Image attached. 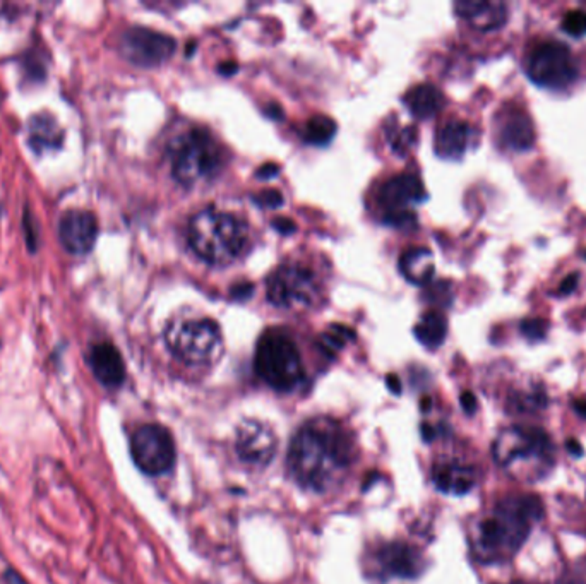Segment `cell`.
Returning <instances> with one entry per match:
<instances>
[{
	"mask_svg": "<svg viewBox=\"0 0 586 584\" xmlns=\"http://www.w3.org/2000/svg\"><path fill=\"white\" fill-rule=\"evenodd\" d=\"M355 437L343 424L317 416L293 435L288 468L293 480L312 492L340 485L355 461Z\"/></svg>",
	"mask_w": 586,
	"mask_h": 584,
	"instance_id": "1",
	"label": "cell"
},
{
	"mask_svg": "<svg viewBox=\"0 0 586 584\" xmlns=\"http://www.w3.org/2000/svg\"><path fill=\"white\" fill-rule=\"evenodd\" d=\"M542 516V504L534 496L506 498L483 517L477 526V557L485 562H499L513 557L526 540L532 523Z\"/></svg>",
	"mask_w": 586,
	"mask_h": 584,
	"instance_id": "2",
	"label": "cell"
},
{
	"mask_svg": "<svg viewBox=\"0 0 586 584\" xmlns=\"http://www.w3.org/2000/svg\"><path fill=\"white\" fill-rule=\"evenodd\" d=\"M189 242L199 258L211 264H232L241 258L249 243V230L230 213L205 209L189 224Z\"/></svg>",
	"mask_w": 586,
	"mask_h": 584,
	"instance_id": "3",
	"label": "cell"
},
{
	"mask_svg": "<svg viewBox=\"0 0 586 584\" xmlns=\"http://www.w3.org/2000/svg\"><path fill=\"white\" fill-rule=\"evenodd\" d=\"M496 461L517 479L536 480L554 463V447L542 430L511 427L502 430L492 447Z\"/></svg>",
	"mask_w": 586,
	"mask_h": 584,
	"instance_id": "4",
	"label": "cell"
},
{
	"mask_svg": "<svg viewBox=\"0 0 586 584\" xmlns=\"http://www.w3.org/2000/svg\"><path fill=\"white\" fill-rule=\"evenodd\" d=\"M173 177L194 187L213 180L224 167V153L216 139L206 129L194 127L169 146Z\"/></svg>",
	"mask_w": 586,
	"mask_h": 584,
	"instance_id": "5",
	"label": "cell"
},
{
	"mask_svg": "<svg viewBox=\"0 0 586 584\" xmlns=\"http://www.w3.org/2000/svg\"><path fill=\"white\" fill-rule=\"evenodd\" d=\"M254 365L259 378L279 393H290L304 379V365L297 344L287 333L278 329L261 336Z\"/></svg>",
	"mask_w": 586,
	"mask_h": 584,
	"instance_id": "6",
	"label": "cell"
},
{
	"mask_svg": "<svg viewBox=\"0 0 586 584\" xmlns=\"http://www.w3.org/2000/svg\"><path fill=\"white\" fill-rule=\"evenodd\" d=\"M165 340L173 355L188 365H209L224 351L222 329L213 319L177 317L167 327Z\"/></svg>",
	"mask_w": 586,
	"mask_h": 584,
	"instance_id": "7",
	"label": "cell"
},
{
	"mask_svg": "<svg viewBox=\"0 0 586 584\" xmlns=\"http://www.w3.org/2000/svg\"><path fill=\"white\" fill-rule=\"evenodd\" d=\"M268 300L279 309L306 310L319 298V285L307 268L285 264L266 279Z\"/></svg>",
	"mask_w": 586,
	"mask_h": 584,
	"instance_id": "8",
	"label": "cell"
},
{
	"mask_svg": "<svg viewBox=\"0 0 586 584\" xmlns=\"http://www.w3.org/2000/svg\"><path fill=\"white\" fill-rule=\"evenodd\" d=\"M526 76L536 87L547 89H566L578 78L574 57L566 45L545 41L535 47L526 59Z\"/></svg>",
	"mask_w": 586,
	"mask_h": 584,
	"instance_id": "9",
	"label": "cell"
},
{
	"mask_svg": "<svg viewBox=\"0 0 586 584\" xmlns=\"http://www.w3.org/2000/svg\"><path fill=\"white\" fill-rule=\"evenodd\" d=\"M131 454L142 473L151 477L169 473L177 456L172 433L156 424L142 425L131 439Z\"/></svg>",
	"mask_w": 586,
	"mask_h": 584,
	"instance_id": "10",
	"label": "cell"
},
{
	"mask_svg": "<svg viewBox=\"0 0 586 584\" xmlns=\"http://www.w3.org/2000/svg\"><path fill=\"white\" fill-rule=\"evenodd\" d=\"M177 49L172 36L144 26H133L119 40L121 55L133 66L151 69L165 64Z\"/></svg>",
	"mask_w": 586,
	"mask_h": 584,
	"instance_id": "11",
	"label": "cell"
},
{
	"mask_svg": "<svg viewBox=\"0 0 586 584\" xmlns=\"http://www.w3.org/2000/svg\"><path fill=\"white\" fill-rule=\"evenodd\" d=\"M96 216L87 209H69L59 220V241L70 256H87L98 241Z\"/></svg>",
	"mask_w": 586,
	"mask_h": 584,
	"instance_id": "12",
	"label": "cell"
},
{
	"mask_svg": "<svg viewBox=\"0 0 586 584\" xmlns=\"http://www.w3.org/2000/svg\"><path fill=\"white\" fill-rule=\"evenodd\" d=\"M235 449L242 461L266 466L276 456L278 437L268 424L259 420H243L235 435Z\"/></svg>",
	"mask_w": 586,
	"mask_h": 584,
	"instance_id": "13",
	"label": "cell"
},
{
	"mask_svg": "<svg viewBox=\"0 0 586 584\" xmlns=\"http://www.w3.org/2000/svg\"><path fill=\"white\" fill-rule=\"evenodd\" d=\"M378 570L386 578H401V579H415L424 572V557L418 550L393 542L382 545L376 553Z\"/></svg>",
	"mask_w": 586,
	"mask_h": 584,
	"instance_id": "14",
	"label": "cell"
},
{
	"mask_svg": "<svg viewBox=\"0 0 586 584\" xmlns=\"http://www.w3.org/2000/svg\"><path fill=\"white\" fill-rule=\"evenodd\" d=\"M426 199V187L417 175H398L382 186L380 194V205L386 209L384 214L412 211L410 206L420 205Z\"/></svg>",
	"mask_w": 586,
	"mask_h": 584,
	"instance_id": "15",
	"label": "cell"
},
{
	"mask_svg": "<svg viewBox=\"0 0 586 584\" xmlns=\"http://www.w3.org/2000/svg\"><path fill=\"white\" fill-rule=\"evenodd\" d=\"M64 139L66 131L50 112H38L26 122V144L36 156L62 150Z\"/></svg>",
	"mask_w": 586,
	"mask_h": 584,
	"instance_id": "16",
	"label": "cell"
},
{
	"mask_svg": "<svg viewBox=\"0 0 586 584\" xmlns=\"http://www.w3.org/2000/svg\"><path fill=\"white\" fill-rule=\"evenodd\" d=\"M87 363L96 380L108 388L117 389L125 380V363L121 351L112 343H98L91 346L87 353Z\"/></svg>",
	"mask_w": 586,
	"mask_h": 584,
	"instance_id": "17",
	"label": "cell"
},
{
	"mask_svg": "<svg viewBox=\"0 0 586 584\" xmlns=\"http://www.w3.org/2000/svg\"><path fill=\"white\" fill-rule=\"evenodd\" d=\"M500 142L513 151H528L534 148V122L523 110H506L499 122Z\"/></svg>",
	"mask_w": 586,
	"mask_h": 584,
	"instance_id": "18",
	"label": "cell"
},
{
	"mask_svg": "<svg viewBox=\"0 0 586 584\" xmlns=\"http://www.w3.org/2000/svg\"><path fill=\"white\" fill-rule=\"evenodd\" d=\"M473 131L465 122H448L435 134V153L443 160L458 161L465 156Z\"/></svg>",
	"mask_w": 586,
	"mask_h": 584,
	"instance_id": "19",
	"label": "cell"
},
{
	"mask_svg": "<svg viewBox=\"0 0 586 584\" xmlns=\"http://www.w3.org/2000/svg\"><path fill=\"white\" fill-rule=\"evenodd\" d=\"M432 480L444 494L463 496L475 485V471L465 464L441 463L434 468Z\"/></svg>",
	"mask_w": 586,
	"mask_h": 584,
	"instance_id": "20",
	"label": "cell"
},
{
	"mask_svg": "<svg viewBox=\"0 0 586 584\" xmlns=\"http://www.w3.org/2000/svg\"><path fill=\"white\" fill-rule=\"evenodd\" d=\"M399 271L414 285H427L435 273L434 254L424 247L408 249L399 258Z\"/></svg>",
	"mask_w": 586,
	"mask_h": 584,
	"instance_id": "21",
	"label": "cell"
},
{
	"mask_svg": "<svg viewBox=\"0 0 586 584\" xmlns=\"http://www.w3.org/2000/svg\"><path fill=\"white\" fill-rule=\"evenodd\" d=\"M403 102L417 119H431L443 108L444 96L432 85H418L405 95Z\"/></svg>",
	"mask_w": 586,
	"mask_h": 584,
	"instance_id": "22",
	"label": "cell"
},
{
	"mask_svg": "<svg viewBox=\"0 0 586 584\" xmlns=\"http://www.w3.org/2000/svg\"><path fill=\"white\" fill-rule=\"evenodd\" d=\"M448 336V321L439 312H427L415 326V338L429 350H435L444 343Z\"/></svg>",
	"mask_w": 586,
	"mask_h": 584,
	"instance_id": "23",
	"label": "cell"
},
{
	"mask_svg": "<svg viewBox=\"0 0 586 584\" xmlns=\"http://www.w3.org/2000/svg\"><path fill=\"white\" fill-rule=\"evenodd\" d=\"M49 64H50L49 52L43 50L41 45H33L32 49H28L21 55L19 68L23 72V81H26L28 85L45 83L49 76Z\"/></svg>",
	"mask_w": 586,
	"mask_h": 584,
	"instance_id": "24",
	"label": "cell"
},
{
	"mask_svg": "<svg viewBox=\"0 0 586 584\" xmlns=\"http://www.w3.org/2000/svg\"><path fill=\"white\" fill-rule=\"evenodd\" d=\"M336 134V123L326 115H316L306 123L304 139L314 146H325Z\"/></svg>",
	"mask_w": 586,
	"mask_h": 584,
	"instance_id": "25",
	"label": "cell"
},
{
	"mask_svg": "<svg viewBox=\"0 0 586 584\" xmlns=\"http://www.w3.org/2000/svg\"><path fill=\"white\" fill-rule=\"evenodd\" d=\"M353 338H355V333L350 327L334 324V326H329V331L321 336V348L329 355H334Z\"/></svg>",
	"mask_w": 586,
	"mask_h": 584,
	"instance_id": "26",
	"label": "cell"
},
{
	"mask_svg": "<svg viewBox=\"0 0 586 584\" xmlns=\"http://www.w3.org/2000/svg\"><path fill=\"white\" fill-rule=\"evenodd\" d=\"M23 235L24 243L30 254H36L40 247V226L35 222V216L30 206L23 207Z\"/></svg>",
	"mask_w": 586,
	"mask_h": 584,
	"instance_id": "27",
	"label": "cell"
},
{
	"mask_svg": "<svg viewBox=\"0 0 586 584\" xmlns=\"http://www.w3.org/2000/svg\"><path fill=\"white\" fill-rule=\"evenodd\" d=\"M417 138H418V131L415 129L414 125H408V127H403V129H398L395 132H391L388 141L395 153L405 155L417 142Z\"/></svg>",
	"mask_w": 586,
	"mask_h": 584,
	"instance_id": "28",
	"label": "cell"
},
{
	"mask_svg": "<svg viewBox=\"0 0 586 584\" xmlns=\"http://www.w3.org/2000/svg\"><path fill=\"white\" fill-rule=\"evenodd\" d=\"M563 30L572 38L586 36V13L585 11H569L563 19Z\"/></svg>",
	"mask_w": 586,
	"mask_h": 584,
	"instance_id": "29",
	"label": "cell"
},
{
	"mask_svg": "<svg viewBox=\"0 0 586 584\" xmlns=\"http://www.w3.org/2000/svg\"><path fill=\"white\" fill-rule=\"evenodd\" d=\"M519 331H521V334L526 340H530V342H540L547 334V323L544 319H538V317L525 319L519 324Z\"/></svg>",
	"mask_w": 586,
	"mask_h": 584,
	"instance_id": "30",
	"label": "cell"
},
{
	"mask_svg": "<svg viewBox=\"0 0 586 584\" xmlns=\"http://www.w3.org/2000/svg\"><path fill=\"white\" fill-rule=\"evenodd\" d=\"M489 5V2H470V0H465V2H458L454 4V13L460 16V18L468 19L470 23L475 18H479L482 14L483 9Z\"/></svg>",
	"mask_w": 586,
	"mask_h": 584,
	"instance_id": "31",
	"label": "cell"
},
{
	"mask_svg": "<svg viewBox=\"0 0 586 584\" xmlns=\"http://www.w3.org/2000/svg\"><path fill=\"white\" fill-rule=\"evenodd\" d=\"M254 201L258 203V206L268 207V209H278L283 206L285 199L281 196V192L278 190H262L259 196L254 197Z\"/></svg>",
	"mask_w": 586,
	"mask_h": 584,
	"instance_id": "32",
	"label": "cell"
},
{
	"mask_svg": "<svg viewBox=\"0 0 586 584\" xmlns=\"http://www.w3.org/2000/svg\"><path fill=\"white\" fill-rule=\"evenodd\" d=\"M254 293V285L251 283H239L232 288V297L235 300H247Z\"/></svg>",
	"mask_w": 586,
	"mask_h": 584,
	"instance_id": "33",
	"label": "cell"
},
{
	"mask_svg": "<svg viewBox=\"0 0 586 584\" xmlns=\"http://www.w3.org/2000/svg\"><path fill=\"white\" fill-rule=\"evenodd\" d=\"M578 279H580V276L576 275V273L569 275L568 278L561 283V287H559V295L566 297L569 293L574 292L576 287H578Z\"/></svg>",
	"mask_w": 586,
	"mask_h": 584,
	"instance_id": "34",
	"label": "cell"
},
{
	"mask_svg": "<svg viewBox=\"0 0 586 584\" xmlns=\"http://www.w3.org/2000/svg\"><path fill=\"white\" fill-rule=\"evenodd\" d=\"M278 173H279V169L276 167L275 163H268V165H262L259 169L256 177H258L259 180H271Z\"/></svg>",
	"mask_w": 586,
	"mask_h": 584,
	"instance_id": "35",
	"label": "cell"
},
{
	"mask_svg": "<svg viewBox=\"0 0 586 584\" xmlns=\"http://www.w3.org/2000/svg\"><path fill=\"white\" fill-rule=\"evenodd\" d=\"M273 226H275L279 233H283V235H288V233H292V232L297 230V224L290 222V220H287V218H278V220L273 222Z\"/></svg>",
	"mask_w": 586,
	"mask_h": 584,
	"instance_id": "36",
	"label": "cell"
},
{
	"mask_svg": "<svg viewBox=\"0 0 586 584\" xmlns=\"http://www.w3.org/2000/svg\"><path fill=\"white\" fill-rule=\"evenodd\" d=\"M462 406H463V410L468 415L475 413V410H477V399H475V396L472 395V393H463L462 395Z\"/></svg>",
	"mask_w": 586,
	"mask_h": 584,
	"instance_id": "37",
	"label": "cell"
},
{
	"mask_svg": "<svg viewBox=\"0 0 586 584\" xmlns=\"http://www.w3.org/2000/svg\"><path fill=\"white\" fill-rule=\"evenodd\" d=\"M386 382H388L389 391H393L395 395H399V391H401V384H399V379H398L395 374L388 376V378H386Z\"/></svg>",
	"mask_w": 586,
	"mask_h": 584,
	"instance_id": "38",
	"label": "cell"
},
{
	"mask_svg": "<svg viewBox=\"0 0 586 584\" xmlns=\"http://www.w3.org/2000/svg\"><path fill=\"white\" fill-rule=\"evenodd\" d=\"M237 69H239V68H237L235 62H224V64H220V68H218L220 74H224V76H232V74H235Z\"/></svg>",
	"mask_w": 586,
	"mask_h": 584,
	"instance_id": "39",
	"label": "cell"
},
{
	"mask_svg": "<svg viewBox=\"0 0 586 584\" xmlns=\"http://www.w3.org/2000/svg\"><path fill=\"white\" fill-rule=\"evenodd\" d=\"M572 408L576 410V413H578V415H581L583 418H586V401L576 399V401L572 403Z\"/></svg>",
	"mask_w": 586,
	"mask_h": 584,
	"instance_id": "40",
	"label": "cell"
},
{
	"mask_svg": "<svg viewBox=\"0 0 586 584\" xmlns=\"http://www.w3.org/2000/svg\"><path fill=\"white\" fill-rule=\"evenodd\" d=\"M266 114H268V115H271L273 119H281V117H283V114H281V108H279L278 105H271V106L266 110Z\"/></svg>",
	"mask_w": 586,
	"mask_h": 584,
	"instance_id": "41",
	"label": "cell"
},
{
	"mask_svg": "<svg viewBox=\"0 0 586 584\" xmlns=\"http://www.w3.org/2000/svg\"><path fill=\"white\" fill-rule=\"evenodd\" d=\"M568 449L572 452V454H576V456H581V447H580V444L576 443V441H568Z\"/></svg>",
	"mask_w": 586,
	"mask_h": 584,
	"instance_id": "42",
	"label": "cell"
},
{
	"mask_svg": "<svg viewBox=\"0 0 586 584\" xmlns=\"http://www.w3.org/2000/svg\"><path fill=\"white\" fill-rule=\"evenodd\" d=\"M2 214H4V207L0 205V218H2Z\"/></svg>",
	"mask_w": 586,
	"mask_h": 584,
	"instance_id": "43",
	"label": "cell"
},
{
	"mask_svg": "<svg viewBox=\"0 0 586 584\" xmlns=\"http://www.w3.org/2000/svg\"><path fill=\"white\" fill-rule=\"evenodd\" d=\"M0 346H2V344H0Z\"/></svg>",
	"mask_w": 586,
	"mask_h": 584,
	"instance_id": "44",
	"label": "cell"
}]
</instances>
